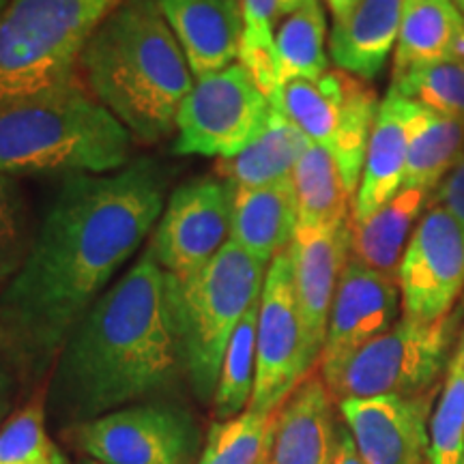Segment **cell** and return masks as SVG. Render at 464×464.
I'll return each instance as SVG.
<instances>
[{"label":"cell","mask_w":464,"mask_h":464,"mask_svg":"<svg viewBox=\"0 0 464 464\" xmlns=\"http://www.w3.org/2000/svg\"><path fill=\"white\" fill-rule=\"evenodd\" d=\"M168 183L170 170L150 158L112 174L65 177L0 295V348L22 372H44L58 357L160 219Z\"/></svg>","instance_id":"cell-1"},{"label":"cell","mask_w":464,"mask_h":464,"mask_svg":"<svg viewBox=\"0 0 464 464\" xmlns=\"http://www.w3.org/2000/svg\"><path fill=\"white\" fill-rule=\"evenodd\" d=\"M181 379V282L144 249L75 324L52 370L48 402L72 428L170 392Z\"/></svg>","instance_id":"cell-2"},{"label":"cell","mask_w":464,"mask_h":464,"mask_svg":"<svg viewBox=\"0 0 464 464\" xmlns=\"http://www.w3.org/2000/svg\"><path fill=\"white\" fill-rule=\"evenodd\" d=\"M75 73L142 144L177 131V112L194 86L158 0H125L86 42Z\"/></svg>","instance_id":"cell-3"},{"label":"cell","mask_w":464,"mask_h":464,"mask_svg":"<svg viewBox=\"0 0 464 464\" xmlns=\"http://www.w3.org/2000/svg\"><path fill=\"white\" fill-rule=\"evenodd\" d=\"M133 138L106 106L72 80L0 102V172L112 174L130 164Z\"/></svg>","instance_id":"cell-4"},{"label":"cell","mask_w":464,"mask_h":464,"mask_svg":"<svg viewBox=\"0 0 464 464\" xmlns=\"http://www.w3.org/2000/svg\"><path fill=\"white\" fill-rule=\"evenodd\" d=\"M125 0H11L0 15V102L75 75L80 52Z\"/></svg>","instance_id":"cell-5"},{"label":"cell","mask_w":464,"mask_h":464,"mask_svg":"<svg viewBox=\"0 0 464 464\" xmlns=\"http://www.w3.org/2000/svg\"><path fill=\"white\" fill-rule=\"evenodd\" d=\"M266 263L228 239L208 263L181 282L188 381L208 404L216 396L224 353L237 324L263 295Z\"/></svg>","instance_id":"cell-6"},{"label":"cell","mask_w":464,"mask_h":464,"mask_svg":"<svg viewBox=\"0 0 464 464\" xmlns=\"http://www.w3.org/2000/svg\"><path fill=\"white\" fill-rule=\"evenodd\" d=\"M460 312L440 321L421 323L402 316L390 332L353 353L327 382L334 400L376 396H420L432 392L434 381L448 368Z\"/></svg>","instance_id":"cell-7"},{"label":"cell","mask_w":464,"mask_h":464,"mask_svg":"<svg viewBox=\"0 0 464 464\" xmlns=\"http://www.w3.org/2000/svg\"><path fill=\"white\" fill-rule=\"evenodd\" d=\"M282 108L307 140L332 155L346 189L355 196L381 108L370 84L342 69L318 80H293L282 89Z\"/></svg>","instance_id":"cell-8"},{"label":"cell","mask_w":464,"mask_h":464,"mask_svg":"<svg viewBox=\"0 0 464 464\" xmlns=\"http://www.w3.org/2000/svg\"><path fill=\"white\" fill-rule=\"evenodd\" d=\"M271 102L241 63L198 78L177 112L172 155L230 160L265 130Z\"/></svg>","instance_id":"cell-9"},{"label":"cell","mask_w":464,"mask_h":464,"mask_svg":"<svg viewBox=\"0 0 464 464\" xmlns=\"http://www.w3.org/2000/svg\"><path fill=\"white\" fill-rule=\"evenodd\" d=\"M72 440L102 464H194L200 430L188 409L149 400L72 426Z\"/></svg>","instance_id":"cell-10"},{"label":"cell","mask_w":464,"mask_h":464,"mask_svg":"<svg viewBox=\"0 0 464 464\" xmlns=\"http://www.w3.org/2000/svg\"><path fill=\"white\" fill-rule=\"evenodd\" d=\"M312 370L314 365L307 357L293 258L286 249L269 263L260 295L256 381L247 409L254 413L274 415Z\"/></svg>","instance_id":"cell-11"},{"label":"cell","mask_w":464,"mask_h":464,"mask_svg":"<svg viewBox=\"0 0 464 464\" xmlns=\"http://www.w3.org/2000/svg\"><path fill=\"white\" fill-rule=\"evenodd\" d=\"M232 224V185L202 177L170 194L149 241L158 263L188 280L228 243Z\"/></svg>","instance_id":"cell-12"},{"label":"cell","mask_w":464,"mask_h":464,"mask_svg":"<svg viewBox=\"0 0 464 464\" xmlns=\"http://www.w3.org/2000/svg\"><path fill=\"white\" fill-rule=\"evenodd\" d=\"M404 316L434 323L454 312L464 288V226L440 207L421 218L398 269Z\"/></svg>","instance_id":"cell-13"},{"label":"cell","mask_w":464,"mask_h":464,"mask_svg":"<svg viewBox=\"0 0 464 464\" xmlns=\"http://www.w3.org/2000/svg\"><path fill=\"white\" fill-rule=\"evenodd\" d=\"M402 295L396 276L348 258L335 290L321 353V376L329 379L353 353L396 324Z\"/></svg>","instance_id":"cell-14"},{"label":"cell","mask_w":464,"mask_h":464,"mask_svg":"<svg viewBox=\"0 0 464 464\" xmlns=\"http://www.w3.org/2000/svg\"><path fill=\"white\" fill-rule=\"evenodd\" d=\"M363 464H428L432 392L338 402Z\"/></svg>","instance_id":"cell-15"},{"label":"cell","mask_w":464,"mask_h":464,"mask_svg":"<svg viewBox=\"0 0 464 464\" xmlns=\"http://www.w3.org/2000/svg\"><path fill=\"white\" fill-rule=\"evenodd\" d=\"M288 252L293 258L295 288L304 318L307 357L312 365H316L324 346L335 290L351 258V219L334 228L297 226Z\"/></svg>","instance_id":"cell-16"},{"label":"cell","mask_w":464,"mask_h":464,"mask_svg":"<svg viewBox=\"0 0 464 464\" xmlns=\"http://www.w3.org/2000/svg\"><path fill=\"white\" fill-rule=\"evenodd\" d=\"M196 80L239 58L241 0H158Z\"/></svg>","instance_id":"cell-17"},{"label":"cell","mask_w":464,"mask_h":464,"mask_svg":"<svg viewBox=\"0 0 464 464\" xmlns=\"http://www.w3.org/2000/svg\"><path fill=\"white\" fill-rule=\"evenodd\" d=\"M338 423L321 374H307L276 413L271 464H332Z\"/></svg>","instance_id":"cell-18"},{"label":"cell","mask_w":464,"mask_h":464,"mask_svg":"<svg viewBox=\"0 0 464 464\" xmlns=\"http://www.w3.org/2000/svg\"><path fill=\"white\" fill-rule=\"evenodd\" d=\"M413 112L415 102L406 100L392 89L381 102L368 150H365L362 181L353 198V222L368 219L402 189Z\"/></svg>","instance_id":"cell-19"},{"label":"cell","mask_w":464,"mask_h":464,"mask_svg":"<svg viewBox=\"0 0 464 464\" xmlns=\"http://www.w3.org/2000/svg\"><path fill=\"white\" fill-rule=\"evenodd\" d=\"M299 226L297 189L293 177L263 188H232L230 239L271 263L286 252Z\"/></svg>","instance_id":"cell-20"},{"label":"cell","mask_w":464,"mask_h":464,"mask_svg":"<svg viewBox=\"0 0 464 464\" xmlns=\"http://www.w3.org/2000/svg\"><path fill=\"white\" fill-rule=\"evenodd\" d=\"M409 0H362L346 17L334 22L329 54L342 72L368 82L382 72Z\"/></svg>","instance_id":"cell-21"},{"label":"cell","mask_w":464,"mask_h":464,"mask_svg":"<svg viewBox=\"0 0 464 464\" xmlns=\"http://www.w3.org/2000/svg\"><path fill=\"white\" fill-rule=\"evenodd\" d=\"M310 147L305 133L288 119L282 106L271 114L260 136L230 160H219L216 174L232 188H263L293 177L295 166Z\"/></svg>","instance_id":"cell-22"},{"label":"cell","mask_w":464,"mask_h":464,"mask_svg":"<svg viewBox=\"0 0 464 464\" xmlns=\"http://www.w3.org/2000/svg\"><path fill=\"white\" fill-rule=\"evenodd\" d=\"M430 191L402 188L363 222L351 219V258L381 274L396 276L409 246L411 228L428 205Z\"/></svg>","instance_id":"cell-23"},{"label":"cell","mask_w":464,"mask_h":464,"mask_svg":"<svg viewBox=\"0 0 464 464\" xmlns=\"http://www.w3.org/2000/svg\"><path fill=\"white\" fill-rule=\"evenodd\" d=\"M462 31L464 17L451 0H409L393 54V78L450 58Z\"/></svg>","instance_id":"cell-24"},{"label":"cell","mask_w":464,"mask_h":464,"mask_svg":"<svg viewBox=\"0 0 464 464\" xmlns=\"http://www.w3.org/2000/svg\"><path fill=\"white\" fill-rule=\"evenodd\" d=\"M464 155V121L415 103L402 188L437 189Z\"/></svg>","instance_id":"cell-25"},{"label":"cell","mask_w":464,"mask_h":464,"mask_svg":"<svg viewBox=\"0 0 464 464\" xmlns=\"http://www.w3.org/2000/svg\"><path fill=\"white\" fill-rule=\"evenodd\" d=\"M297 189L299 226L334 228L351 219L353 196L346 189L340 168L323 147L310 142L293 170Z\"/></svg>","instance_id":"cell-26"},{"label":"cell","mask_w":464,"mask_h":464,"mask_svg":"<svg viewBox=\"0 0 464 464\" xmlns=\"http://www.w3.org/2000/svg\"><path fill=\"white\" fill-rule=\"evenodd\" d=\"M324 34L327 24L321 0H305L299 9L286 15L276 34L282 89L293 80H318L329 72Z\"/></svg>","instance_id":"cell-27"},{"label":"cell","mask_w":464,"mask_h":464,"mask_svg":"<svg viewBox=\"0 0 464 464\" xmlns=\"http://www.w3.org/2000/svg\"><path fill=\"white\" fill-rule=\"evenodd\" d=\"M258 304L246 312L226 346L218 390L213 396V411H216L218 421L241 415L252 400L254 381H256Z\"/></svg>","instance_id":"cell-28"},{"label":"cell","mask_w":464,"mask_h":464,"mask_svg":"<svg viewBox=\"0 0 464 464\" xmlns=\"http://www.w3.org/2000/svg\"><path fill=\"white\" fill-rule=\"evenodd\" d=\"M243 34L239 63L247 69L258 89L274 106H282L280 63L276 50V20L280 17L277 0H241Z\"/></svg>","instance_id":"cell-29"},{"label":"cell","mask_w":464,"mask_h":464,"mask_svg":"<svg viewBox=\"0 0 464 464\" xmlns=\"http://www.w3.org/2000/svg\"><path fill=\"white\" fill-rule=\"evenodd\" d=\"M276 413L265 415L247 409L232 420L216 421L196 464H271Z\"/></svg>","instance_id":"cell-30"},{"label":"cell","mask_w":464,"mask_h":464,"mask_svg":"<svg viewBox=\"0 0 464 464\" xmlns=\"http://www.w3.org/2000/svg\"><path fill=\"white\" fill-rule=\"evenodd\" d=\"M464 458V334L445 368V385L430 415L428 464H460Z\"/></svg>","instance_id":"cell-31"},{"label":"cell","mask_w":464,"mask_h":464,"mask_svg":"<svg viewBox=\"0 0 464 464\" xmlns=\"http://www.w3.org/2000/svg\"><path fill=\"white\" fill-rule=\"evenodd\" d=\"M392 91L434 112L464 121V61L445 58L398 75Z\"/></svg>","instance_id":"cell-32"},{"label":"cell","mask_w":464,"mask_h":464,"mask_svg":"<svg viewBox=\"0 0 464 464\" xmlns=\"http://www.w3.org/2000/svg\"><path fill=\"white\" fill-rule=\"evenodd\" d=\"M45 400L37 393L0 428V464H58L63 454L45 432Z\"/></svg>","instance_id":"cell-33"},{"label":"cell","mask_w":464,"mask_h":464,"mask_svg":"<svg viewBox=\"0 0 464 464\" xmlns=\"http://www.w3.org/2000/svg\"><path fill=\"white\" fill-rule=\"evenodd\" d=\"M34 232L24 191L0 172V286L14 280L31 252Z\"/></svg>","instance_id":"cell-34"},{"label":"cell","mask_w":464,"mask_h":464,"mask_svg":"<svg viewBox=\"0 0 464 464\" xmlns=\"http://www.w3.org/2000/svg\"><path fill=\"white\" fill-rule=\"evenodd\" d=\"M434 207L445 208L464 226V155L451 168L448 177L439 183L434 194Z\"/></svg>","instance_id":"cell-35"},{"label":"cell","mask_w":464,"mask_h":464,"mask_svg":"<svg viewBox=\"0 0 464 464\" xmlns=\"http://www.w3.org/2000/svg\"><path fill=\"white\" fill-rule=\"evenodd\" d=\"M332 464H363L362 456H359V451L355 448V440H353L346 426H338V432H335Z\"/></svg>","instance_id":"cell-36"},{"label":"cell","mask_w":464,"mask_h":464,"mask_svg":"<svg viewBox=\"0 0 464 464\" xmlns=\"http://www.w3.org/2000/svg\"><path fill=\"white\" fill-rule=\"evenodd\" d=\"M11 409V376L0 368V428L7 421Z\"/></svg>","instance_id":"cell-37"},{"label":"cell","mask_w":464,"mask_h":464,"mask_svg":"<svg viewBox=\"0 0 464 464\" xmlns=\"http://www.w3.org/2000/svg\"><path fill=\"white\" fill-rule=\"evenodd\" d=\"M324 3H327V7H329V11H332L334 22H335V20H342V17H346L348 14H351V11L355 9L362 0H324Z\"/></svg>","instance_id":"cell-38"},{"label":"cell","mask_w":464,"mask_h":464,"mask_svg":"<svg viewBox=\"0 0 464 464\" xmlns=\"http://www.w3.org/2000/svg\"><path fill=\"white\" fill-rule=\"evenodd\" d=\"M305 0H277V9H280V17L282 15H290L295 9H299Z\"/></svg>","instance_id":"cell-39"},{"label":"cell","mask_w":464,"mask_h":464,"mask_svg":"<svg viewBox=\"0 0 464 464\" xmlns=\"http://www.w3.org/2000/svg\"><path fill=\"white\" fill-rule=\"evenodd\" d=\"M9 3H11V0H0V15H3V11L7 9Z\"/></svg>","instance_id":"cell-40"},{"label":"cell","mask_w":464,"mask_h":464,"mask_svg":"<svg viewBox=\"0 0 464 464\" xmlns=\"http://www.w3.org/2000/svg\"><path fill=\"white\" fill-rule=\"evenodd\" d=\"M80 464H102V462H97V460H91V458H89V460H82V462H80Z\"/></svg>","instance_id":"cell-41"},{"label":"cell","mask_w":464,"mask_h":464,"mask_svg":"<svg viewBox=\"0 0 464 464\" xmlns=\"http://www.w3.org/2000/svg\"><path fill=\"white\" fill-rule=\"evenodd\" d=\"M58 464H67V460H65V456H63V460H61V462H58Z\"/></svg>","instance_id":"cell-42"},{"label":"cell","mask_w":464,"mask_h":464,"mask_svg":"<svg viewBox=\"0 0 464 464\" xmlns=\"http://www.w3.org/2000/svg\"><path fill=\"white\" fill-rule=\"evenodd\" d=\"M460 9H462V11H464V0H462V3H460Z\"/></svg>","instance_id":"cell-43"},{"label":"cell","mask_w":464,"mask_h":464,"mask_svg":"<svg viewBox=\"0 0 464 464\" xmlns=\"http://www.w3.org/2000/svg\"><path fill=\"white\" fill-rule=\"evenodd\" d=\"M462 3V0H458V5H460Z\"/></svg>","instance_id":"cell-44"},{"label":"cell","mask_w":464,"mask_h":464,"mask_svg":"<svg viewBox=\"0 0 464 464\" xmlns=\"http://www.w3.org/2000/svg\"><path fill=\"white\" fill-rule=\"evenodd\" d=\"M460 464H464V458H462V462H460Z\"/></svg>","instance_id":"cell-45"}]
</instances>
